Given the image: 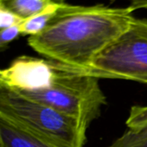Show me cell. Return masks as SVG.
Masks as SVG:
<instances>
[{
	"label": "cell",
	"mask_w": 147,
	"mask_h": 147,
	"mask_svg": "<svg viewBox=\"0 0 147 147\" xmlns=\"http://www.w3.org/2000/svg\"><path fill=\"white\" fill-rule=\"evenodd\" d=\"M130 7L61 5L41 33L29 45L49 60L75 68L88 67L108 45L125 31L133 19Z\"/></svg>",
	"instance_id": "1"
},
{
	"label": "cell",
	"mask_w": 147,
	"mask_h": 147,
	"mask_svg": "<svg viewBox=\"0 0 147 147\" xmlns=\"http://www.w3.org/2000/svg\"><path fill=\"white\" fill-rule=\"evenodd\" d=\"M52 63L54 76L48 88L15 91L76 119L88 129L107 104L99 79L67 70L56 61H52Z\"/></svg>",
	"instance_id": "2"
},
{
	"label": "cell",
	"mask_w": 147,
	"mask_h": 147,
	"mask_svg": "<svg viewBox=\"0 0 147 147\" xmlns=\"http://www.w3.org/2000/svg\"><path fill=\"white\" fill-rule=\"evenodd\" d=\"M0 113L56 147H84L87 131L79 121L0 84Z\"/></svg>",
	"instance_id": "3"
},
{
	"label": "cell",
	"mask_w": 147,
	"mask_h": 147,
	"mask_svg": "<svg viewBox=\"0 0 147 147\" xmlns=\"http://www.w3.org/2000/svg\"><path fill=\"white\" fill-rule=\"evenodd\" d=\"M60 64L67 70L99 80H125L147 85V19L134 18L128 29L100 52L88 67Z\"/></svg>",
	"instance_id": "4"
},
{
	"label": "cell",
	"mask_w": 147,
	"mask_h": 147,
	"mask_svg": "<svg viewBox=\"0 0 147 147\" xmlns=\"http://www.w3.org/2000/svg\"><path fill=\"white\" fill-rule=\"evenodd\" d=\"M53 76L51 60L22 55L8 67L0 68V84L18 91L37 90L48 88Z\"/></svg>",
	"instance_id": "5"
},
{
	"label": "cell",
	"mask_w": 147,
	"mask_h": 147,
	"mask_svg": "<svg viewBox=\"0 0 147 147\" xmlns=\"http://www.w3.org/2000/svg\"><path fill=\"white\" fill-rule=\"evenodd\" d=\"M125 125L124 133L107 147H147V105L132 106Z\"/></svg>",
	"instance_id": "6"
},
{
	"label": "cell",
	"mask_w": 147,
	"mask_h": 147,
	"mask_svg": "<svg viewBox=\"0 0 147 147\" xmlns=\"http://www.w3.org/2000/svg\"><path fill=\"white\" fill-rule=\"evenodd\" d=\"M0 140L2 147H56L2 113H0Z\"/></svg>",
	"instance_id": "7"
},
{
	"label": "cell",
	"mask_w": 147,
	"mask_h": 147,
	"mask_svg": "<svg viewBox=\"0 0 147 147\" xmlns=\"http://www.w3.org/2000/svg\"><path fill=\"white\" fill-rule=\"evenodd\" d=\"M67 0H0V5L25 20L53 5L66 4Z\"/></svg>",
	"instance_id": "8"
},
{
	"label": "cell",
	"mask_w": 147,
	"mask_h": 147,
	"mask_svg": "<svg viewBox=\"0 0 147 147\" xmlns=\"http://www.w3.org/2000/svg\"><path fill=\"white\" fill-rule=\"evenodd\" d=\"M61 5H53L42 11L24 20L19 24L21 36H36L43 31L55 16Z\"/></svg>",
	"instance_id": "9"
},
{
	"label": "cell",
	"mask_w": 147,
	"mask_h": 147,
	"mask_svg": "<svg viewBox=\"0 0 147 147\" xmlns=\"http://www.w3.org/2000/svg\"><path fill=\"white\" fill-rule=\"evenodd\" d=\"M21 36L19 24L0 30V49H5L8 45Z\"/></svg>",
	"instance_id": "10"
},
{
	"label": "cell",
	"mask_w": 147,
	"mask_h": 147,
	"mask_svg": "<svg viewBox=\"0 0 147 147\" xmlns=\"http://www.w3.org/2000/svg\"><path fill=\"white\" fill-rule=\"evenodd\" d=\"M24 20L0 5V30L20 24Z\"/></svg>",
	"instance_id": "11"
},
{
	"label": "cell",
	"mask_w": 147,
	"mask_h": 147,
	"mask_svg": "<svg viewBox=\"0 0 147 147\" xmlns=\"http://www.w3.org/2000/svg\"><path fill=\"white\" fill-rule=\"evenodd\" d=\"M129 7L133 11L138 9H145L147 8V0H131Z\"/></svg>",
	"instance_id": "12"
}]
</instances>
